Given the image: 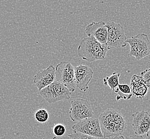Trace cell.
<instances>
[{
  "label": "cell",
  "mask_w": 150,
  "mask_h": 139,
  "mask_svg": "<svg viewBox=\"0 0 150 139\" xmlns=\"http://www.w3.org/2000/svg\"><path fill=\"white\" fill-rule=\"evenodd\" d=\"M98 119L104 138L120 136L127 130L126 121L117 110L107 109L99 115Z\"/></svg>",
  "instance_id": "obj_1"
},
{
  "label": "cell",
  "mask_w": 150,
  "mask_h": 139,
  "mask_svg": "<svg viewBox=\"0 0 150 139\" xmlns=\"http://www.w3.org/2000/svg\"><path fill=\"white\" fill-rule=\"evenodd\" d=\"M110 49L107 45L97 41L93 36H88L81 40L78 48L79 56L89 62L104 60Z\"/></svg>",
  "instance_id": "obj_2"
},
{
  "label": "cell",
  "mask_w": 150,
  "mask_h": 139,
  "mask_svg": "<svg viewBox=\"0 0 150 139\" xmlns=\"http://www.w3.org/2000/svg\"><path fill=\"white\" fill-rule=\"evenodd\" d=\"M39 92L40 95L49 104L69 100L72 93L67 88L56 80Z\"/></svg>",
  "instance_id": "obj_3"
},
{
  "label": "cell",
  "mask_w": 150,
  "mask_h": 139,
  "mask_svg": "<svg viewBox=\"0 0 150 139\" xmlns=\"http://www.w3.org/2000/svg\"><path fill=\"white\" fill-rule=\"evenodd\" d=\"M130 46L129 55L139 61L150 55V40L145 34L137 35L127 39Z\"/></svg>",
  "instance_id": "obj_4"
},
{
  "label": "cell",
  "mask_w": 150,
  "mask_h": 139,
  "mask_svg": "<svg viewBox=\"0 0 150 139\" xmlns=\"http://www.w3.org/2000/svg\"><path fill=\"white\" fill-rule=\"evenodd\" d=\"M56 80L67 88L72 93L76 88L75 67L70 62H62L56 67Z\"/></svg>",
  "instance_id": "obj_5"
},
{
  "label": "cell",
  "mask_w": 150,
  "mask_h": 139,
  "mask_svg": "<svg viewBox=\"0 0 150 139\" xmlns=\"http://www.w3.org/2000/svg\"><path fill=\"white\" fill-rule=\"evenodd\" d=\"M105 26L108 28L107 45L109 48H118L126 47L127 38L123 27L114 21L108 22Z\"/></svg>",
  "instance_id": "obj_6"
},
{
  "label": "cell",
  "mask_w": 150,
  "mask_h": 139,
  "mask_svg": "<svg viewBox=\"0 0 150 139\" xmlns=\"http://www.w3.org/2000/svg\"><path fill=\"white\" fill-rule=\"evenodd\" d=\"M69 117L73 121H80L92 118L94 115L93 110L88 101L82 99H75L71 101Z\"/></svg>",
  "instance_id": "obj_7"
},
{
  "label": "cell",
  "mask_w": 150,
  "mask_h": 139,
  "mask_svg": "<svg viewBox=\"0 0 150 139\" xmlns=\"http://www.w3.org/2000/svg\"><path fill=\"white\" fill-rule=\"evenodd\" d=\"M72 128L74 132L96 138H104L98 118H87L78 121L72 126Z\"/></svg>",
  "instance_id": "obj_8"
},
{
  "label": "cell",
  "mask_w": 150,
  "mask_h": 139,
  "mask_svg": "<svg viewBox=\"0 0 150 139\" xmlns=\"http://www.w3.org/2000/svg\"><path fill=\"white\" fill-rule=\"evenodd\" d=\"M132 128L136 135H143L150 130V114L142 110L134 113L132 115Z\"/></svg>",
  "instance_id": "obj_9"
},
{
  "label": "cell",
  "mask_w": 150,
  "mask_h": 139,
  "mask_svg": "<svg viewBox=\"0 0 150 139\" xmlns=\"http://www.w3.org/2000/svg\"><path fill=\"white\" fill-rule=\"evenodd\" d=\"M93 72L90 67L80 64L75 67V81L76 87L83 92L89 89V84L93 77Z\"/></svg>",
  "instance_id": "obj_10"
},
{
  "label": "cell",
  "mask_w": 150,
  "mask_h": 139,
  "mask_svg": "<svg viewBox=\"0 0 150 139\" xmlns=\"http://www.w3.org/2000/svg\"><path fill=\"white\" fill-rule=\"evenodd\" d=\"M105 22L93 21L87 25L85 32L88 36H93L99 43L107 45L108 28L105 26Z\"/></svg>",
  "instance_id": "obj_11"
},
{
  "label": "cell",
  "mask_w": 150,
  "mask_h": 139,
  "mask_svg": "<svg viewBox=\"0 0 150 139\" xmlns=\"http://www.w3.org/2000/svg\"><path fill=\"white\" fill-rule=\"evenodd\" d=\"M56 80V68L52 65L39 71L33 77V82L38 90L47 87Z\"/></svg>",
  "instance_id": "obj_12"
},
{
  "label": "cell",
  "mask_w": 150,
  "mask_h": 139,
  "mask_svg": "<svg viewBox=\"0 0 150 139\" xmlns=\"http://www.w3.org/2000/svg\"><path fill=\"white\" fill-rule=\"evenodd\" d=\"M130 87L132 95L137 99H142L146 95L148 87L144 79L141 76L135 74L132 76L130 81Z\"/></svg>",
  "instance_id": "obj_13"
},
{
  "label": "cell",
  "mask_w": 150,
  "mask_h": 139,
  "mask_svg": "<svg viewBox=\"0 0 150 139\" xmlns=\"http://www.w3.org/2000/svg\"><path fill=\"white\" fill-rule=\"evenodd\" d=\"M117 94L116 100L119 101L121 99L130 100L133 95L130 86L127 84H120L114 91Z\"/></svg>",
  "instance_id": "obj_14"
},
{
  "label": "cell",
  "mask_w": 150,
  "mask_h": 139,
  "mask_svg": "<svg viewBox=\"0 0 150 139\" xmlns=\"http://www.w3.org/2000/svg\"><path fill=\"white\" fill-rule=\"evenodd\" d=\"M120 73L113 72L110 77H106L103 79V82L105 86L110 88L111 90L114 91L119 85V78Z\"/></svg>",
  "instance_id": "obj_15"
},
{
  "label": "cell",
  "mask_w": 150,
  "mask_h": 139,
  "mask_svg": "<svg viewBox=\"0 0 150 139\" xmlns=\"http://www.w3.org/2000/svg\"><path fill=\"white\" fill-rule=\"evenodd\" d=\"M34 117L36 121L40 123H45L49 119V113L46 109L40 108L35 112Z\"/></svg>",
  "instance_id": "obj_16"
},
{
  "label": "cell",
  "mask_w": 150,
  "mask_h": 139,
  "mask_svg": "<svg viewBox=\"0 0 150 139\" xmlns=\"http://www.w3.org/2000/svg\"><path fill=\"white\" fill-rule=\"evenodd\" d=\"M66 132V127L62 124H55L52 128V133L56 137L60 138L63 136Z\"/></svg>",
  "instance_id": "obj_17"
},
{
  "label": "cell",
  "mask_w": 150,
  "mask_h": 139,
  "mask_svg": "<svg viewBox=\"0 0 150 139\" xmlns=\"http://www.w3.org/2000/svg\"><path fill=\"white\" fill-rule=\"evenodd\" d=\"M68 136L69 139H103V138H96V137L85 134L83 133L76 132L74 131H73L72 133L69 134Z\"/></svg>",
  "instance_id": "obj_18"
},
{
  "label": "cell",
  "mask_w": 150,
  "mask_h": 139,
  "mask_svg": "<svg viewBox=\"0 0 150 139\" xmlns=\"http://www.w3.org/2000/svg\"><path fill=\"white\" fill-rule=\"evenodd\" d=\"M141 76L144 79L148 88H150V68L145 70L141 73Z\"/></svg>",
  "instance_id": "obj_19"
},
{
  "label": "cell",
  "mask_w": 150,
  "mask_h": 139,
  "mask_svg": "<svg viewBox=\"0 0 150 139\" xmlns=\"http://www.w3.org/2000/svg\"><path fill=\"white\" fill-rule=\"evenodd\" d=\"M125 139H145L142 135H129L125 138Z\"/></svg>",
  "instance_id": "obj_20"
},
{
  "label": "cell",
  "mask_w": 150,
  "mask_h": 139,
  "mask_svg": "<svg viewBox=\"0 0 150 139\" xmlns=\"http://www.w3.org/2000/svg\"><path fill=\"white\" fill-rule=\"evenodd\" d=\"M103 139H125V138L122 135H120V136H112V137H110V138H103Z\"/></svg>",
  "instance_id": "obj_21"
},
{
  "label": "cell",
  "mask_w": 150,
  "mask_h": 139,
  "mask_svg": "<svg viewBox=\"0 0 150 139\" xmlns=\"http://www.w3.org/2000/svg\"><path fill=\"white\" fill-rule=\"evenodd\" d=\"M146 136H147V139H150V130L147 132Z\"/></svg>",
  "instance_id": "obj_22"
},
{
  "label": "cell",
  "mask_w": 150,
  "mask_h": 139,
  "mask_svg": "<svg viewBox=\"0 0 150 139\" xmlns=\"http://www.w3.org/2000/svg\"><path fill=\"white\" fill-rule=\"evenodd\" d=\"M42 139H60L59 138H58V137H54L53 138H51V139H47V138H43Z\"/></svg>",
  "instance_id": "obj_23"
}]
</instances>
